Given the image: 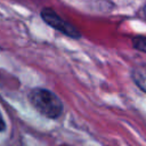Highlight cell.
Here are the masks:
<instances>
[{"label":"cell","mask_w":146,"mask_h":146,"mask_svg":"<svg viewBox=\"0 0 146 146\" xmlns=\"http://www.w3.org/2000/svg\"><path fill=\"white\" fill-rule=\"evenodd\" d=\"M29 99L32 106L48 119H57L63 113V103L50 90L43 88L32 89L29 94Z\"/></svg>","instance_id":"cell-1"},{"label":"cell","mask_w":146,"mask_h":146,"mask_svg":"<svg viewBox=\"0 0 146 146\" xmlns=\"http://www.w3.org/2000/svg\"><path fill=\"white\" fill-rule=\"evenodd\" d=\"M41 18L44 21L46 24L51 26L52 29L59 31L60 33L72 38V39H80L81 33L80 31L70 22L64 19L62 16H59L54 9L51 8H43L40 13Z\"/></svg>","instance_id":"cell-2"},{"label":"cell","mask_w":146,"mask_h":146,"mask_svg":"<svg viewBox=\"0 0 146 146\" xmlns=\"http://www.w3.org/2000/svg\"><path fill=\"white\" fill-rule=\"evenodd\" d=\"M131 78L139 89L146 92V64H139L131 71Z\"/></svg>","instance_id":"cell-3"},{"label":"cell","mask_w":146,"mask_h":146,"mask_svg":"<svg viewBox=\"0 0 146 146\" xmlns=\"http://www.w3.org/2000/svg\"><path fill=\"white\" fill-rule=\"evenodd\" d=\"M132 46L137 50L146 52V36H135L132 39Z\"/></svg>","instance_id":"cell-4"},{"label":"cell","mask_w":146,"mask_h":146,"mask_svg":"<svg viewBox=\"0 0 146 146\" xmlns=\"http://www.w3.org/2000/svg\"><path fill=\"white\" fill-rule=\"evenodd\" d=\"M5 129H6V123H5L3 117H2V115L0 113V131H3Z\"/></svg>","instance_id":"cell-5"},{"label":"cell","mask_w":146,"mask_h":146,"mask_svg":"<svg viewBox=\"0 0 146 146\" xmlns=\"http://www.w3.org/2000/svg\"><path fill=\"white\" fill-rule=\"evenodd\" d=\"M143 16H144L145 19H146V3H145V6H144V8H143Z\"/></svg>","instance_id":"cell-6"}]
</instances>
